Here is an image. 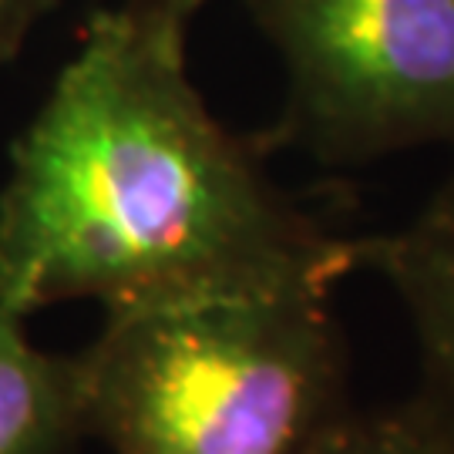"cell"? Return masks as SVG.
I'll return each mask as SVG.
<instances>
[{
  "mask_svg": "<svg viewBox=\"0 0 454 454\" xmlns=\"http://www.w3.org/2000/svg\"><path fill=\"white\" fill-rule=\"evenodd\" d=\"M185 24L114 4L11 148L0 189V309L98 303L105 317L229 296L330 293L357 239L303 212L266 145L209 112Z\"/></svg>",
  "mask_w": 454,
  "mask_h": 454,
  "instance_id": "6da1fadb",
  "label": "cell"
},
{
  "mask_svg": "<svg viewBox=\"0 0 454 454\" xmlns=\"http://www.w3.org/2000/svg\"><path fill=\"white\" fill-rule=\"evenodd\" d=\"M82 371L112 454H303L350 411L330 293L105 317Z\"/></svg>",
  "mask_w": 454,
  "mask_h": 454,
  "instance_id": "7a4b0ae2",
  "label": "cell"
},
{
  "mask_svg": "<svg viewBox=\"0 0 454 454\" xmlns=\"http://www.w3.org/2000/svg\"><path fill=\"white\" fill-rule=\"evenodd\" d=\"M283 65L260 142L320 165L454 148V0H246Z\"/></svg>",
  "mask_w": 454,
  "mask_h": 454,
  "instance_id": "3957f363",
  "label": "cell"
},
{
  "mask_svg": "<svg viewBox=\"0 0 454 454\" xmlns=\"http://www.w3.org/2000/svg\"><path fill=\"white\" fill-rule=\"evenodd\" d=\"M357 270L380 276L404 309L421 360L414 404L454 454V168L404 226L357 239Z\"/></svg>",
  "mask_w": 454,
  "mask_h": 454,
  "instance_id": "277c9868",
  "label": "cell"
},
{
  "mask_svg": "<svg viewBox=\"0 0 454 454\" xmlns=\"http://www.w3.org/2000/svg\"><path fill=\"white\" fill-rule=\"evenodd\" d=\"M88 438L82 354H48L0 309V454H67Z\"/></svg>",
  "mask_w": 454,
  "mask_h": 454,
  "instance_id": "5b68a950",
  "label": "cell"
},
{
  "mask_svg": "<svg viewBox=\"0 0 454 454\" xmlns=\"http://www.w3.org/2000/svg\"><path fill=\"white\" fill-rule=\"evenodd\" d=\"M303 454H448L414 401L384 411H347Z\"/></svg>",
  "mask_w": 454,
  "mask_h": 454,
  "instance_id": "8992f818",
  "label": "cell"
},
{
  "mask_svg": "<svg viewBox=\"0 0 454 454\" xmlns=\"http://www.w3.org/2000/svg\"><path fill=\"white\" fill-rule=\"evenodd\" d=\"M61 0H0V65H11L27 48L37 24Z\"/></svg>",
  "mask_w": 454,
  "mask_h": 454,
  "instance_id": "52a82bcc",
  "label": "cell"
},
{
  "mask_svg": "<svg viewBox=\"0 0 454 454\" xmlns=\"http://www.w3.org/2000/svg\"><path fill=\"white\" fill-rule=\"evenodd\" d=\"M125 4H135V7H145V11H155V14L168 17L176 24H192V17L209 4V0H125Z\"/></svg>",
  "mask_w": 454,
  "mask_h": 454,
  "instance_id": "ba28073f",
  "label": "cell"
}]
</instances>
